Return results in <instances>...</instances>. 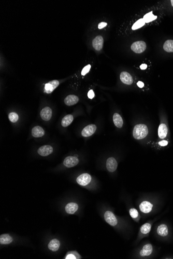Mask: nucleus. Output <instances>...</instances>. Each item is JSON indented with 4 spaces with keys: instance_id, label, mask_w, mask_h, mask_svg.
I'll return each mask as SVG.
<instances>
[{
    "instance_id": "27",
    "label": "nucleus",
    "mask_w": 173,
    "mask_h": 259,
    "mask_svg": "<svg viewBox=\"0 0 173 259\" xmlns=\"http://www.w3.org/2000/svg\"><path fill=\"white\" fill-rule=\"evenodd\" d=\"M145 24L144 20L143 18H141L139 19L138 20L136 21V22L134 23V25H133L132 27V30H136L137 29H140V27H143Z\"/></svg>"
},
{
    "instance_id": "10",
    "label": "nucleus",
    "mask_w": 173,
    "mask_h": 259,
    "mask_svg": "<svg viewBox=\"0 0 173 259\" xmlns=\"http://www.w3.org/2000/svg\"><path fill=\"white\" fill-rule=\"evenodd\" d=\"M53 152V148L50 145L41 146L37 150L38 154L41 156H47Z\"/></svg>"
},
{
    "instance_id": "17",
    "label": "nucleus",
    "mask_w": 173,
    "mask_h": 259,
    "mask_svg": "<svg viewBox=\"0 0 173 259\" xmlns=\"http://www.w3.org/2000/svg\"><path fill=\"white\" fill-rule=\"evenodd\" d=\"M32 135L35 138L41 137L45 135L44 130L39 126H36L32 130Z\"/></svg>"
},
{
    "instance_id": "14",
    "label": "nucleus",
    "mask_w": 173,
    "mask_h": 259,
    "mask_svg": "<svg viewBox=\"0 0 173 259\" xmlns=\"http://www.w3.org/2000/svg\"><path fill=\"white\" fill-rule=\"evenodd\" d=\"M78 97L74 95H70L64 99V103L67 106H73L79 102Z\"/></svg>"
},
{
    "instance_id": "8",
    "label": "nucleus",
    "mask_w": 173,
    "mask_h": 259,
    "mask_svg": "<svg viewBox=\"0 0 173 259\" xmlns=\"http://www.w3.org/2000/svg\"><path fill=\"white\" fill-rule=\"evenodd\" d=\"M103 43L104 39L103 37L101 35H98L93 40V47L97 51H100L103 48Z\"/></svg>"
},
{
    "instance_id": "13",
    "label": "nucleus",
    "mask_w": 173,
    "mask_h": 259,
    "mask_svg": "<svg viewBox=\"0 0 173 259\" xmlns=\"http://www.w3.org/2000/svg\"><path fill=\"white\" fill-rule=\"evenodd\" d=\"M153 207V204L150 202L147 201L142 202L140 205V209L142 213H150L152 210Z\"/></svg>"
},
{
    "instance_id": "19",
    "label": "nucleus",
    "mask_w": 173,
    "mask_h": 259,
    "mask_svg": "<svg viewBox=\"0 0 173 259\" xmlns=\"http://www.w3.org/2000/svg\"><path fill=\"white\" fill-rule=\"evenodd\" d=\"M60 243L57 239H53L48 244V248L49 250L52 251H56L58 250L60 247Z\"/></svg>"
},
{
    "instance_id": "34",
    "label": "nucleus",
    "mask_w": 173,
    "mask_h": 259,
    "mask_svg": "<svg viewBox=\"0 0 173 259\" xmlns=\"http://www.w3.org/2000/svg\"><path fill=\"white\" fill-rule=\"evenodd\" d=\"M159 144L161 146H165L168 144V142L166 140H162V141L159 142Z\"/></svg>"
},
{
    "instance_id": "6",
    "label": "nucleus",
    "mask_w": 173,
    "mask_h": 259,
    "mask_svg": "<svg viewBox=\"0 0 173 259\" xmlns=\"http://www.w3.org/2000/svg\"><path fill=\"white\" fill-rule=\"evenodd\" d=\"M79 163V159L76 157L68 156L64 159L63 164L67 168H72L76 166Z\"/></svg>"
},
{
    "instance_id": "31",
    "label": "nucleus",
    "mask_w": 173,
    "mask_h": 259,
    "mask_svg": "<svg viewBox=\"0 0 173 259\" xmlns=\"http://www.w3.org/2000/svg\"><path fill=\"white\" fill-rule=\"evenodd\" d=\"M91 65L90 64H89L88 65L85 66L84 68H83V70L81 71V75L83 76H85L86 74L88 73L89 70H90Z\"/></svg>"
},
{
    "instance_id": "21",
    "label": "nucleus",
    "mask_w": 173,
    "mask_h": 259,
    "mask_svg": "<svg viewBox=\"0 0 173 259\" xmlns=\"http://www.w3.org/2000/svg\"><path fill=\"white\" fill-rule=\"evenodd\" d=\"M12 242V237L8 234H3L0 236V244L3 245L9 244Z\"/></svg>"
},
{
    "instance_id": "5",
    "label": "nucleus",
    "mask_w": 173,
    "mask_h": 259,
    "mask_svg": "<svg viewBox=\"0 0 173 259\" xmlns=\"http://www.w3.org/2000/svg\"><path fill=\"white\" fill-rule=\"evenodd\" d=\"M91 181V177L88 173H83L79 175L77 179V183L81 186H86Z\"/></svg>"
},
{
    "instance_id": "35",
    "label": "nucleus",
    "mask_w": 173,
    "mask_h": 259,
    "mask_svg": "<svg viewBox=\"0 0 173 259\" xmlns=\"http://www.w3.org/2000/svg\"><path fill=\"white\" fill-rule=\"evenodd\" d=\"M137 85L140 88H142L144 86V83L142 81H138V82L137 83Z\"/></svg>"
},
{
    "instance_id": "9",
    "label": "nucleus",
    "mask_w": 173,
    "mask_h": 259,
    "mask_svg": "<svg viewBox=\"0 0 173 259\" xmlns=\"http://www.w3.org/2000/svg\"><path fill=\"white\" fill-rule=\"evenodd\" d=\"M118 163L115 159L113 157H110L106 161V168L108 171L113 172L117 168Z\"/></svg>"
},
{
    "instance_id": "29",
    "label": "nucleus",
    "mask_w": 173,
    "mask_h": 259,
    "mask_svg": "<svg viewBox=\"0 0 173 259\" xmlns=\"http://www.w3.org/2000/svg\"><path fill=\"white\" fill-rule=\"evenodd\" d=\"M8 118H9L10 122H12V123H15L18 120V115L15 112H12V113H9V114L8 115Z\"/></svg>"
},
{
    "instance_id": "22",
    "label": "nucleus",
    "mask_w": 173,
    "mask_h": 259,
    "mask_svg": "<svg viewBox=\"0 0 173 259\" xmlns=\"http://www.w3.org/2000/svg\"><path fill=\"white\" fill-rule=\"evenodd\" d=\"M157 233L161 237H166L169 233L168 228L166 225L161 224L160 226H159L157 229Z\"/></svg>"
},
{
    "instance_id": "30",
    "label": "nucleus",
    "mask_w": 173,
    "mask_h": 259,
    "mask_svg": "<svg viewBox=\"0 0 173 259\" xmlns=\"http://www.w3.org/2000/svg\"><path fill=\"white\" fill-rule=\"evenodd\" d=\"M130 216L133 218H137L138 216V213L137 211L135 208H131L130 210Z\"/></svg>"
},
{
    "instance_id": "20",
    "label": "nucleus",
    "mask_w": 173,
    "mask_h": 259,
    "mask_svg": "<svg viewBox=\"0 0 173 259\" xmlns=\"http://www.w3.org/2000/svg\"><path fill=\"white\" fill-rule=\"evenodd\" d=\"M113 121L115 125L117 127L120 128L122 127L124 124L123 119H122L121 116L118 113H116L113 114Z\"/></svg>"
},
{
    "instance_id": "4",
    "label": "nucleus",
    "mask_w": 173,
    "mask_h": 259,
    "mask_svg": "<svg viewBox=\"0 0 173 259\" xmlns=\"http://www.w3.org/2000/svg\"><path fill=\"white\" fill-rule=\"evenodd\" d=\"M59 85V82L57 80L50 81L45 85L44 92L47 94H50Z\"/></svg>"
},
{
    "instance_id": "1",
    "label": "nucleus",
    "mask_w": 173,
    "mask_h": 259,
    "mask_svg": "<svg viewBox=\"0 0 173 259\" xmlns=\"http://www.w3.org/2000/svg\"><path fill=\"white\" fill-rule=\"evenodd\" d=\"M148 134V129L146 125L138 124L135 126L133 131L134 138L137 140L142 139Z\"/></svg>"
},
{
    "instance_id": "37",
    "label": "nucleus",
    "mask_w": 173,
    "mask_h": 259,
    "mask_svg": "<svg viewBox=\"0 0 173 259\" xmlns=\"http://www.w3.org/2000/svg\"><path fill=\"white\" fill-rule=\"evenodd\" d=\"M171 2L172 5V6H173V0L171 1Z\"/></svg>"
},
{
    "instance_id": "24",
    "label": "nucleus",
    "mask_w": 173,
    "mask_h": 259,
    "mask_svg": "<svg viewBox=\"0 0 173 259\" xmlns=\"http://www.w3.org/2000/svg\"><path fill=\"white\" fill-rule=\"evenodd\" d=\"M163 49L167 52H173V40L169 39L165 41L163 45Z\"/></svg>"
},
{
    "instance_id": "18",
    "label": "nucleus",
    "mask_w": 173,
    "mask_h": 259,
    "mask_svg": "<svg viewBox=\"0 0 173 259\" xmlns=\"http://www.w3.org/2000/svg\"><path fill=\"white\" fill-rule=\"evenodd\" d=\"M168 128L165 124H161L158 128V136L159 138L164 139L167 136Z\"/></svg>"
},
{
    "instance_id": "3",
    "label": "nucleus",
    "mask_w": 173,
    "mask_h": 259,
    "mask_svg": "<svg viewBox=\"0 0 173 259\" xmlns=\"http://www.w3.org/2000/svg\"><path fill=\"white\" fill-rule=\"evenodd\" d=\"M104 219L106 222L111 226H115L118 224L117 218L115 215L110 211H106L104 214Z\"/></svg>"
},
{
    "instance_id": "11",
    "label": "nucleus",
    "mask_w": 173,
    "mask_h": 259,
    "mask_svg": "<svg viewBox=\"0 0 173 259\" xmlns=\"http://www.w3.org/2000/svg\"><path fill=\"white\" fill-rule=\"evenodd\" d=\"M40 115L41 119L44 121H49L52 116V109H50L49 107H45L41 111Z\"/></svg>"
},
{
    "instance_id": "32",
    "label": "nucleus",
    "mask_w": 173,
    "mask_h": 259,
    "mask_svg": "<svg viewBox=\"0 0 173 259\" xmlns=\"http://www.w3.org/2000/svg\"><path fill=\"white\" fill-rule=\"evenodd\" d=\"M95 94L93 92L92 90H90L89 91L88 93V97L90 99H92L94 97Z\"/></svg>"
},
{
    "instance_id": "2",
    "label": "nucleus",
    "mask_w": 173,
    "mask_h": 259,
    "mask_svg": "<svg viewBox=\"0 0 173 259\" xmlns=\"http://www.w3.org/2000/svg\"><path fill=\"white\" fill-rule=\"evenodd\" d=\"M146 44L143 41L134 42L131 46V49L136 54H142L146 49Z\"/></svg>"
},
{
    "instance_id": "23",
    "label": "nucleus",
    "mask_w": 173,
    "mask_h": 259,
    "mask_svg": "<svg viewBox=\"0 0 173 259\" xmlns=\"http://www.w3.org/2000/svg\"><path fill=\"white\" fill-rule=\"evenodd\" d=\"M73 119H74V117L72 115L68 114V115H66L63 118L62 122H61V125L63 127H67L72 123Z\"/></svg>"
},
{
    "instance_id": "33",
    "label": "nucleus",
    "mask_w": 173,
    "mask_h": 259,
    "mask_svg": "<svg viewBox=\"0 0 173 259\" xmlns=\"http://www.w3.org/2000/svg\"><path fill=\"white\" fill-rule=\"evenodd\" d=\"M107 25V23L104 22H101L100 23H99V25H98V28H99V29H103L104 27H105Z\"/></svg>"
},
{
    "instance_id": "25",
    "label": "nucleus",
    "mask_w": 173,
    "mask_h": 259,
    "mask_svg": "<svg viewBox=\"0 0 173 259\" xmlns=\"http://www.w3.org/2000/svg\"><path fill=\"white\" fill-rule=\"evenodd\" d=\"M157 18V16L153 14V12L147 13L143 17V19L144 20L145 23L150 22L151 21L155 20Z\"/></svg>"
},
{
    "instance_id": "16",
    "label": "nucleus",
    "mask_w": 173,
    "mask_h": 259,
    "mask_svg": "<svg viewBox=\"0 0 173 259\" xmlns=\"http://www.w3.org/2000/svg\"><path fill=\"white\" fill-rule=\"evenodd\" d=\"M79 208V206L75 203L71 202L66 205L65 210L66 213L69 214H74Z\"/></svg>"
},
{
    "instance_id": "26",
    "label": "nucleus",
    "mask_w": 173,
    "mask_h": 259,
    "mask_svg": "<svg viewBox=\"0 0 173 259\" xmlns=\"http://www.w3.org/2000/svg\"><path fill=\"white\" fill-rule=\"evenodd\" d=\"M81 255H79L78 252L76 251H68L64 259H81Z\"/></svg>"
},
{
    "instance_id": "7",
    "label": "nucleus",
    "mask_w": 173,
    "mask_h": 259,
    "mask_svg": "<svg viewBox=\"0 0 173 259\" xmlns=\"http://www.w3.org/2000/svg\"><path fill=\"white\" fill-rule=\"evenodd\" d=\"M97 130L96 126L94 124H91L85 127L81 132V135L84 137H88L92 136Z\"/></svg>"
},
{
    "instance_id": "12",
    "label": "nucleus",
    "mask_w": 173,
    "mask_h": 259,
    "mask_svg": "<svg viewBox=\"0 0 173 259\" xmlns=\"http://www.w3.org/2000/svg\"><path fill=\"white\" fill-rule=\"evenodd\" d=\"M120 80L122 82L126 85H132L133 83V78L131 75L126 72H123L120 74Z\"/></svg>"
},
{
    "instance_id": "28",
    "label": "nucleus",
    "mask_w": 173,
    "mask_h": 259,
    "mask_svg": "<svg viewBox=\"0 0 173 259\" xmlns=\"http://www.w3.org/2000/svg\"><path fill=\"white\" fill-rule=\"evenodd\" d=\"M151 227V226L150 224H148V223L142 225V226H141L140 232H142V233L144 234H147L150 231Z\"/></svg>"
},
{
    "instance_id": "15",
    "label": "nucleus",
    "mask_w": 173,
    "mask_h": 259,
    "mask_svg": "<svg viewBox=\"0 0 173 259\" xmlns=\"http://www.w3.org/2000/svg\"><path fill=\"white\" fill-rule=\"evenodd\" d=\"M153 247L152 245L148 244L144 246L142 250L140 251V255L142 257L148 256L150 255L151 253L153 252Z\"/></svg>"
},
{
    "instance_id": "36",
    "label": "nucleus",
    "mask_w": 173,
    "mask_h": 259,
    "mask_svg": "<svg viewBox=\"0 0 173 259\" xmlns=\"http://www.w3.org/2000/svg\"><path fill=\"white\" fill-rule=\"evenodd\" d=\"M147 68V65L146 64H142L140 66V68L142 70H145Z\"/></svg>"
}]
</instances>
